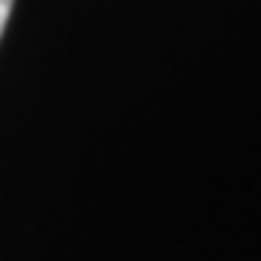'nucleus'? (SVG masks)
I'll list each match as a JSON object with an SVG mask.
<instances>
[{"instance_id":"1","label":"nucleus","mask_w":261,"mask_h":261,"mask_svg":"<svg viewBox=\"0 0 261 261\" xmlns=\"http://www.w3.org/2000/svg\"><path fill=\"white\" fill-rule=\"evenodd\" d=\"M10 13H13V0H0V35H4V29H7Z\"/></svg>"}]
</instances>
